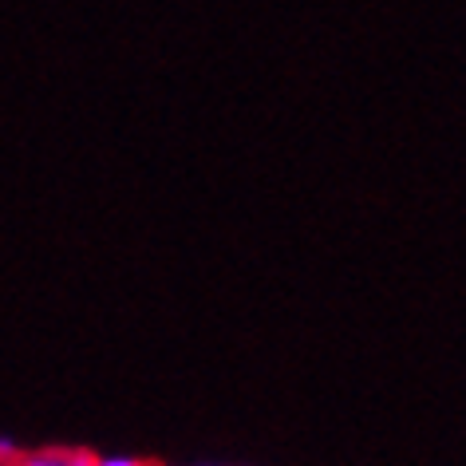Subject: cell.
<instances>
[{
  "label": "cell",
  "instance_id": "1",
  "mask_svg": "<svg viewBox=\"0 0 466 466\" xmlns=\"http://www.w3.org/2000/svg\"><path fill=\"white\" fill-rule=\"evenodd\" d=\"M16 466H96V454L84 447H44V451H25Z\"/></svg>",
  "mask_w": 466,
  "mask_h": 466
},
{
  "label": "cell",
  "instance_id": "2",
  "mask_svg": "<svg viewBox=\"0 0 466 466\" xmlns=\"http://www.w3.org/2000/svg\"><path fill=\"white\" fill-rule=\"evenodd\" d=\"M96 466H150V462H143V459H131V454H96Z\"/></svg>",
  "mask_w": 466,
  "mask_h": 466
},
{
  "label": "cell",
  "instance_id": "3",
  "mask_svg": "<svg viewBox=\"0 0 466 466\" xmlns=\"http://www.w3.org/2000/svg\"><path fill=\"white\" fill-rule=\"evenodd\" d=\"M20 454H25V451H20L16 442L0 439V466H16V459H20Z\"/></svg>",
  "mask_w": 466,
  "mask_h": 466
}]
</instances>
